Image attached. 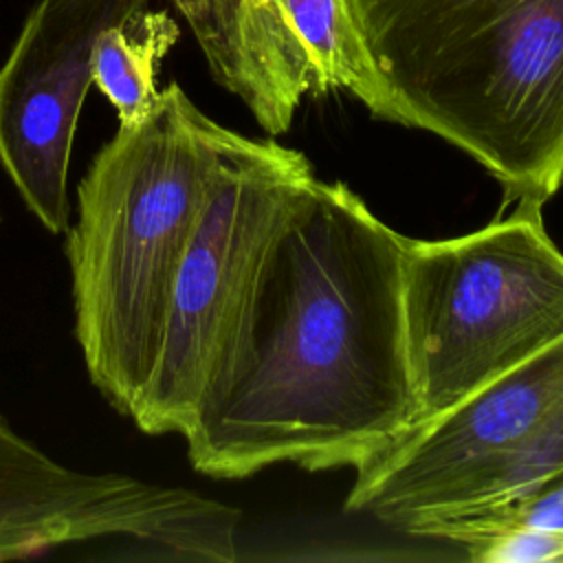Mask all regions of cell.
I'll return each mask as SVG.
<instances>
[{
    "label": "cell",
    "mask_w": 563,
    "mask_h": 563,
    "mask_svg": "<svg viewBox=\"0 0 563 563\" xmlns=\"http://www.w3.org/2000/svg\"><path fill=\"white\" fill-rule=\"evenodd\" d=\"M407 238L312 178L271 233L185 431L189 464L358 468L420 420L405 336Z\"/></svg>",
    "instance_id": "1"
},
{
    "label": "cell",
    "mask_w": 563,
    "mask_h": 563,
    "mask_svg": "<svg viewBox=\"0 0 563 563\" xmlns=\"http://www.w3.org/2000/svg\"><path fill=\"white\" fill-rule=\"evenodd\" d=\"M229 136L172 81L77 183L64 244L75 339L119 416H132L156 367L176 275Z\"/></svg>",
    "instance_id": "2"
},
{
    "label": "cell",
    "mask_w": 563,
    "mask_h": 563,
    "mask_svg": "<svg viewBox=\"0 0 563 563\" xmlns=\"http://www.w3.org/2000/svg\"><path fill=\"white\" fill-rule=\"evenodd\" d=\"M387 121L475 158L504 205L563 183V0H350Z\"/></svg>",
    "instance_id": "3"
},
{
    "label": "cell",
    "mask_w": 563,
    "mask_h": 563,
    "mask_svg": "<svg viewBox=\"0 0 563 563\" xmlns=\"http://www.w3.org/2000/svg\"><path fill=\"white\" fill-rule=\"evenodd\" d=\"M515 205L460 238H407L402 310L418 424L563 334V253L543 205Z\"/></svg>",
    "instance_id": "4"
},
{
    "label": "cell",
    "mask_w": 563,
    "mask_h": 563,
    "mask_svg": "<svg viewBox=\"0 0 563 563\" xmlns=\"http://www.w3.org/2000/svg\"><path fill=\"white\" fill-rule=\"evenodd\" d=\"M345 508L409 534L563 479V334L354 468Z\"/></svg>",
    "instance_id": "5"
},
{
    "label": "cell",
    "mask_w": 563,
    "mask_h": 563,
    "mask_svg": "<svg viewBox=\"0 0 563 563\" xmlns=\"http://www.w3.org/2000/svg\"><path fill=\"white\" fill-rule=\"evenodd\" d=\"M312 178L301 152L231 130L176 275L156 367L130 416L139 431L185 435L260 255Z\"/></svg>",
    "instance_id": "6"
},
{
    "label": "cell",
    "mask_w": 563,
    "mask_h": 563,
    "mask_svg": "<svg viewBox=\"0 0 563 563\" xmlns=\"http://www.w3.org/2000/svg\"><path fill=\"white\" fill-rule=\"evenodd\" d=\"M240 510L183 486L64 464L0 411V561L128 543L161 559L233 563Z\"/></svg>",
    "instance_id": "7"
},
{
    "label": "cell",
    "mask_w": 563,
    "mask_h": 563,
    "mask_svg": "<svg viewBox=\"0 0 563 563\" xmlns=\"http://www.w3.org/2000/svg\"><path fill=\"white\" fill-rule=\"evenodd\" d=\"M150 0H37L0 66V167L53 235L70 224L68 174L99 35Z\"/></svg>",
    "instance_id": "8"
},
{
    "label": "cell",
    "mask_w": 563,
    "mask_h": 563,
    "mask_svg": "<svg viewBox=\"0 0 563 563\" xmlns=\"http://www.w3.org/2000/svg\"><path fill=\"white\" fill-rule=\"evenodd\" d=\"M189 24L213 79L240 97L260 128L284 134L319 73L279 0H172Z\"/></svg>",
    "instance_id": "9"
},
{
    "label": "cell",
    "mask_w": 563,
    "mask_h": 563,
    "mask_svg": "<svg viewBox=\"0 0 563 563\" xmlns=\"http://www.w3.org/2000/svg\"><path fill=\"white\" fill-rule=\"evenodd\" d=\"M180 37L167 11L141 7L106 29L92 53V86L114 108L119 128L139 125L156 106L161 64Z\"/></svg>",
    "instance_id": "10"
},
{
    "label": "cell",
    "mask_w": 563,
    "mask_h": 563,
    "mask_svg": "<svg viewBox=\"0 0 563 563\" xmlns=\"http://www.w3.org/2000/svg\"><path fill=\"white\" fill-rule=\"evenodd\" d=\"M284 15L306 46L323 92L347 90L387 121V99L365 48L350 0H279Z\"/></svg>",
    "instance_id": "11"
},
{
    "label": "cell",
    "mask_w": 563,
    "mask_h": 563,
    "mask_svg": "<svg viewBox=\"0 0 563 563\" xmlns=\"http://www.w3.org/2000/svg\"><path fill=\"white\" fill-rule=\"evenodd\" d=\"M471 561L479 563H539L563 561V530L543 526H504L464 541Z\"/></svg>",
    "instance_id": "12"
},
{
    "label": "cell",
    "mask_w": 563,
    "mask_h": 563,
    "mask_svg": "<svg viewBox=\"0 0 563 563\" xmlns=\"http://www.w3.org/2000/svg\"><path fill=\"white\" fill-rule=\"evenodd\" d=\"M0 222H2V211H0Z\"/></svg>",
    "instance_id": "13"
}]
</instances>
